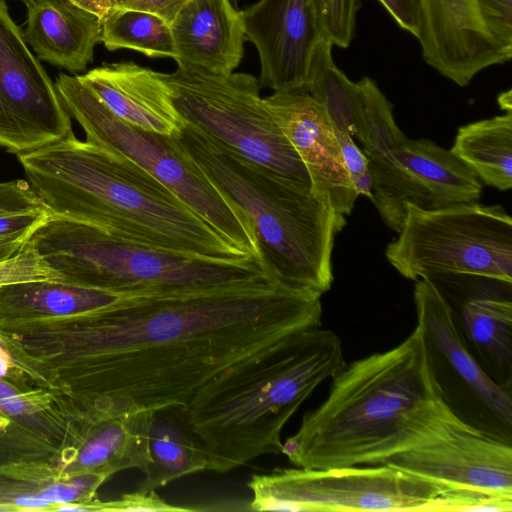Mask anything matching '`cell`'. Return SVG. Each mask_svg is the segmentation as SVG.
Instances as JSON below:
<instances>
[{"instance_id":"cell-39","label":"cell","mask_w":512,"mask_h":512,"mask_svg":"<svg viewBox=\"0 0 512 512\" xmlns=\"http://www.w3.org/2000/svg\"><path fill=\"white\" fill-rule=\"evenodd\" d=\"M15 505L24 510H39L48 507L50 503L39 494L19 497L15 500Z\"/></svg>"},{"instance_id":"cell-12","label":"cell","mask_w":512,"mask_h":512,"mask_svg":"<svg viewBox=\"0 0 512 512\" xmlns=\"http://www.w3.org/2000/svg\"><path fill=\"white\" fill-rule=\"evenodd\" d=\"M72 132L55 83L0 0V148L17 156Z\"/></svg>"},{"instance_id":"cell-22","label":"cell","mask_w":512,"mask_h":512,"mask_svg":"<svg viewBox=\"0 0 512 512\" xmlns=\"http://www.w3.org/2000/svg\"><path fill=\"white\" fill-rule=\"evenodd\" d=\"M149 449L151 463L137 488L140 492L153 491L183 476L209 471L207 451L186 423L181 406L153 412Z\"/></svg>"},{"instance_id":"cell-19","label":"cell","mask_w":512,"mask_h":512,"mask_svg":"<svg viewBox=\"0 0 512 512\" xmlns=\"http://www.w3.org/2000/svg\"><path fill=\"white\" fill-rule=\"evenodd\" d=\"M176 62L222 75L239 66L245 28L229 0H187L170 23Z\"/></svg>"},{"instance_id":"cell-23","label":"cell","mask_w":512,"mask_h":512,"mask_svg":"<svg viewBox=\"0 0 512 512\" xmlns=\"http://www.w3.org/2000/svg\"><path fill=\"white\" fill-rule=\"evenodd\" d=\"M119 294L54 281H33L0 286V315L3 318L75 319L108 306Z\"/></svg>"},{"instance_id":"cell-18","label":"cell","mask_w":512,"mask_h":512,"mask_svg":"<svg viewBox=\"0 0 512 512\" xmlns=\"http://www.w3.org/2000/svg\"><path fill=\"white\" fill-rule=\"evenodd\" d=\"M77 77L114 115L131 125L165 136L176 135L185 125L159 72L119 62Z\"/></svg>"},{"instance_id":"cell-21","label":"cell","mask_w":512,"mask_h":512,"mask_svg":"<svg viewBox=\"0 0 512 512\" xmlns=\"http://www.w3.org/2000/svg\"><path fill=\"white\" fill-rule=\"evenodd\" d=\"M510 282L495 280L476 289L463 302L457 318L469 351L486 373L511 390L512 302L505 289Z\"/></svg>"},{"instance_id":"cell-27","label":"cell","mask_w":512,"mask_h":512,"mask_svg":"<svg viewBox=\"0 0 512 512\" xmlns=\"http://www.w3.org/2000/svg\"><path fill=\"white\" fill-rule=\"evenodd\" d=\"M356 83L364 119L362 150L367 158L383 156L395 149L406 136L395 122L391 102L376 82L369 77H363Z\"/></svg>"},{"instance_id":"cell-9","label":"cell","mask_w":512,"mask_h":512,"mask_svg":"<svg viewBox=\"0 0 512 512\" xmlns=\"http://www.w3.org/2000/svg\"><path fill=\"white\" fill-rule=\"evenodd\" d=\"M385 257L414 281L459 274L512 283V219L500 205L406 203L403 224Z\"/></svg>"},{"instance_id":"cell-14","label":"cell","mask_w":512,"mask_h":512,"mask_svg":"<svg viewBox=\"0 0 512 512\" xmlns=\"http://www.w3.org/2000/svg\"><path fill=\"white\" fill-rule=\"evenodd\" d=\"M379 200L394 210L406 203L423 208L477 202L482 183L450 150L431 140L405 138L373 169Z\"/></svg>"},{"instance_id":"cell-20","label":"cell","mask_w":512,"mask_h":512,"mask_svg":"<svg viewBox=\"0 0 512 512\" xmlns=\"http://www.w3.org/2000/svg\"><path fill=\"white\" fill-rule=\"evenodd\" d=\"M101 28L98 16L68 0H34L23 36L39 60L76 73L93 60Z\"/></svg>"},{"instance_id":"cell-5","label":"cell","mask_w":512,"mask_h":512,"mask_svg":"<svg viewBox=\"0 0 512 512\" xmlns=\"http://www.w3.org/2000/svg\"><path fill=\"white\" fill-rule=\"evenodd\" d=\"M171 137L250 218L263 260L278 282L320 295L330 289L334 239L344 216L309 185L244 158L187 123Z\"/></svg>"},{"instance_id":"cell-36","label":"cell","mask_w":512,"mask_h":512,"mask_svg":"<svg viewBox=\"0 0 512 512\" xmlns=\"http://www.w3.org/2000/svg\"><path fill=\"white\" fill-rule=\"evenodd\" d=\"M0 407L13 415L20 414L24 408L21 397L4 383H0Z\"/></svg>"},{"instance_id":"cell-15","label":"cell","mask_w":512,"mask_h":512,"mask_svg":"<svg viewBox=\"0 0 512 512\" xmlns=\"http://www.w3.org/2000/svg\"><path fill=\"white\" fill-rule=\"evenodd\" d=\"M264 102L301 159L312 193L341 216L358 197L345 167L335 129L307 90L275 91Z\"/></svg>"},{"instance_id":"cell-11","label":"cell","mask_w":512,"mask_h":512,"mask_svg":"<svg viewBox=\"0 0 512 512\" xmlns=\"http://www.w3.org/2000/svg\"><path fill=\"white\" fill-rule=\"evenodd\" d=\"M417 325L444 401L464 422L511 441L512 394L481 367L466 346L456 312L428 277L415 280Z\"/></svg>"},{"instance_id":"cell-37","label":"cell","mask_w":512,"mask_h":512,"mask_svg":"<svg viewBox=\"0 0 512 512\" xmlns=\"http://www.w3.org/2000/svg\"><path fill=\"white\" fill-rule=\"evenodd\" d=\"M69 2L95 14L102 21L111 13L109 0H68Z\"/></svg>"},{"instance_id":"cell-6","label":"cell","mask_w":512,"mask_h":512,"mask_svg":"<svg viewBox=\"0 0 512 512\" xmlns=\"http://www.w3.org/2000/svg\"><path fill=\"white\" fill-rule=\"evenodd\" d=\"M31 239L59 282L119 294L210 290L277 281L262 256L216 260L176 253L54 214Z\"/></svg>"},{"instance_id":"cell-26","label":"cell","mask_w":512,"mask_h":512,"mask_svg":"<svg viewBox=\"0 0 512 512\" xmlns=\"http://www.w3.org/2000/svg\"><path fill=\"white\" fill-rule=\"evenodd\" d=\"M101 42L110 51L130 49L152 58L176 60L170 23L146 11L112 10L102 21Z\"/></svg>"},{"instance_id":"cell-16","label":"cell","mask_w":512,"mask_h":512,"mask_svg":"<svg viewBox=\"0 0 512 512\" xmlns=\"http://www.w3.org/2000/svg\"><path fill=\"white\" fill-rule=\"evenodd\" d=\"M417 39L424 61L460 87L512 57L489 33L477 0H420Z\"/></svg>"},{"instance_id":"cell-33","label":"cell","mask_w":512,"mask_h":512,"mask_svg":"<svg viewBox=\"0 0 512 512\" xmlns=\"http://www.w3.org/2000/svg\"><path fill=\"white\" fill-rule=\"evenodd\" d=\"M46 207L27 180L0 181V214Z\"/></svg>"},{"instance_id":"cell-28","label":"cell","mask_w":512,"mask_h":512,"mask_svg":"<svg viewBox=\"0 0 512 512\" xmlns=\"http://www.w3.org/2000/svg\"><path fill=\"white\" fill-rule=\"evenodd\" d=\"M318 31L333 46L348 48L355 34L360 0H313Z\"/></svg>"},{"instance_id":"cell-42","label":"cell","mask_w":512,"mask_h":512,"mask_svg":"<svg viewBox=\"0 0 512 512\" xmlns=\"http://www.w3.org/2000/svg\"><path fill=\"white\" fill-rule=\"evenodd\" d=\"M10 365V358L6 354L5 351H3L0 348V377L4 376L9 368Z\"/></svg>"},{"instance_id":"cell-3","label":"cell","mask_w":512,"mask_h":512,"mask_svg":"<svg viewBox=\"0 0 512 512\" xmlns=\"http://www.w3.org/2000/svg\"><path fill=\"white\" fill-rule=\"evenodd\" d=\"M17 159L54 215L162 250L216 260L249 257L131 159L73 132Z\"/></svg>"},{"instance_id":"cell-17","label":"cell","mask_w":512,"mask_h":512,"mask_svg":"<svg viewBox=\"0 0 512 512\" xmlns=\"http://www.w3.org/2000/svg\"><path fill=\"white\" fill-rule=\"evenodd\" d=\"M241 15L259 55L260 84L274 92L306 90L309 56L321 38L313 0H259Z\"/></svg>"},{"instance_id":"cell-2","label":"cell","mask_w":512,"mask_h":512,"mask_svg":"<svg viewBox=\"0 0 512 512\" xmlns=\"http://www.w3.org/2000/svg\"><path fill=\"white\" fill-rule=\"evenodd\" d=\"M282 445L296 467L385 464L459 418L444 401L418 325L394 348L344 366Z\"/></svg>"},{"instance_id":"cell-40","label":"cell","mask_w":512,"mask_h":512,"mask_svg":"<svg viewBox=\"0 0 512 512\" xmlns=\"http://www.w3.org/2000/svg\"><path fill=\"white\" fill-rule=\"evenodd\" d=\"M55 510L57 511H90L93 510L92 505H86V504H76V503H61L57 504L55 507Z\"/></svg>"},{"instance_id":"cell-44","label":"cell","mask_w":512,"mask_h":512,"mask_svg":"<svg viewBox=\"0 0 512 512\" xmlns=\"http://www.w3.org/2000/svg\"><path fill=\"white\" fill-rule=\"evenodd\" d=\"M6 510H8V508L1 507V506H0V511H6Z\"/></svg>"},{"instance_id":"cell-30","label":"cell","mask_w":512,"mask_h":512,"mask_svg":"<svg viewBox=\"0 0 512 512\" xmlns=\"http://www.w3.org/2000/svg\"><path fill=\"white\" fill-rule=\"evenodd\" d=\"M477 5L491 36L512 56V0H477Z\"/></svg>"},{"instance_id":"cell-29","label":"cell","mask_w":512,"mask_h":512,"mask_svg":"<svg viewBox=\"0 0 512 512\" xmlns=\"http://www.w3.org/2000/svg\"><path fill=\"white\" fill-rule=\"evenodd\" d=\"M342 158L348 171L350 180L356 194L373 198V175L369 166V159L360 149L353 137L335 129Z\"/></svg>"},{"instance_id":"cell-8","label":"cell","mask_w":512,"mask_h":512,"mask_svg":"<svg viewBox=\"0 0 512 512\" xmlns=\"http://www.w3.org/2000/svg\"><path fill=\"white\" fill-rule=\"evenodd\" d=\"M55 86L86 141L131 159L172 190L193 212L246 256H261L247 214L213 185L171 136L140 129L114 115L76 76L60 73Z\"/></svg>"},{"instance_id":"cell-1","label":"cell","mask_w":512,"mask_h":512,"mask_svg":"<svg viewBox=\"0 0 512 512\" xmlns=\"http://www.w3.org/2000/svg\"><path fill=\"white\" fill-rule=\"evenodd\" d=\"M321 295L280 282L125 295L78 317L82 388L156 411L321 326Z\"/></svg>"},{"instance_id":"cell-34","label":"cell","mask_w":512,"mask_h":512,"mask_svg":"<svg viewBox=\"0 0 512 512\" xmlns=\"http://www.w3.org/2000/svg\"><path fill=\"white\" fill-rule=\"evenodd\" d=\"M399 27L415 38L420 32V0H378Z\"/></svg>"},{"instance_id":"cell-35","label":"cell","mask_w":512,"mask_h":512,"mask_svg":"<svg viewBox=\"0 0 512 512\" xmlns=\"http://www.w3.org/2000/svg\"><path fill=\"white\" fill-rule=\"evenodd\" d=\"M187 0H109L112 10L131 9L157 14L171 23Z\"/></svg>"},{"instance_id":"cell-31","label":"cell","mask_w":512,"mask_h":512,"mask_svg":"<svg viewBox=\"0 0 512 512\" xmlns=\"http://www.w3.org/2000/svg\"><path fill=\"white\" fill-rule=\"evenodd\" d=\"M95 510L105 511H146V512H176L193 511L195 509L172 505L156 494L155 490L140 492L138 490L125 494L121 498L95 505Z\"/></svg>"},{"instance_id":"cell-24","label":"cell","mask_w":512,"mask_h":512,"mask_svg":"<svg viewBox=\"0 0 512 512\" xmlns=\"http://www.w3.org/2000/svg\"><path fill=\"white\" fill-rule=\"evenodd\" d=\"M450 151L486 185L512 188V111L459 127Z\"/></svg>"},{"instance_id":"cell-13","label":"cell","mask_w":512,"mask_h":512,"mask_svg":"<svg viewBox=\"0 0 512 512\" xmlns=\"http://www.w3.org/2000/svg\"><path fill=\"white\" fill-rule=\"evenodd\" d=\"M387 464L456 489L512 500V446L460 418Z\"/></svg>"},{"instance_id":"cell-41","label":"cell","mask_w":512,"mask_h":512,"mask_svg":"<svg viewBox=\"0 0 512 512\" xmlns=\"http://www.w3.org/2000/svg\"><path fill=\"white\" fill-rule=\"evenodd\" d=\"M498 104L504 112L512 111V95L510 89L498 96Z\"/></svg>"},{"instance_id":"cell-10","label":"cell","mask_w":512,"mask_h":512,"mask_svg":"<svg viewBox=\"0 0 512 512\" xmlns=\"http://www.w3.org/2000/svg\"><path fill=\"white\" fill-rule=\"evenodd\" d=\"M159 75L185 123L244 158L310 186L301 159L260 95L256 77L190 65Z\"/></svg>"},{"instance_id":"cell-32","label":"cell","mask_w":512,"mask_h":512,"mask_svg":"<svg viewBox=\"0 0 512 512\" xmlns=\"http://www.w3.org/2000/svg\"><path fill=\"white\" fill-rule=\"evenodd\" d=\"M52 214L48 207L0 214V238L30 239Z\"/></svg>"},{"instance_id":"cell-43","label":"cell","mask_w":512,"mask_h":512,"mask_svg":"<svg viewBox=\"0 0 512 512\" xmlns=\"http://www.w3.org/2000/svg\"><path fill=\"white\" fill-rule=\"evenodd\" d=\"M229 1H230V3H231L234 7H236V8L238 7V1H239V0H229Z\"/></svg>"},{"instance_id":"cell-25","label":"cell","mask_w":512,"mask_h":512,"mask_svg":"<svg viewBox=\"0 0 512 512\" xmlns=\"http://www.w3.org/2000/svg\"><path fill=\"white\" fill-rule=\"evenodd\" d=\"M333 44L320 38L308 60L305 88L321 105L334 129L364 140L362 101L352 82L334 63Z\"/></svg>"},{"instance_id":"cell-7","label":"cell","mask_w":512,"mask_h":512,"mask_svg":"<svg viewBox=\"0 0 512 512\" xmlns=\"http://www.w3.org/2000/svg\"><path fill=\"white\" fill-rule=\"evenodd\" d=\"M247 486L252 511H490L497 502L387 463L277 468L252 475Z\"/></svg>"},{"instance_id":"cell-4","label":"cell","mask_w":512,"mask_h":512,"mask_svg":"<svg viewBox=\"0 0 512 512\" xmlns=\"http://www.w3.org/2000/svg\"><path fill=\"white\" fill-rule=\"evenodd\" d=\"M344 364L339 337L319 326L210 380L181 406L207 451L209 471L225 473L282 454L285 424Z\"/></svg>"},{"instance_id":"cell-38","label":"cell","mask_w":512,"mask_h":512,"mask_svg":"<svg viewBox=\"0 0 512 512\" xmlns=\"http://www.w3.org/2000/svg\"><path fill=\"white\" fill-rule=\"evenodd\" d=\"M25 238H0V260L11 257L18 252L26 243Z\"/></svg>"}]
</instances>
